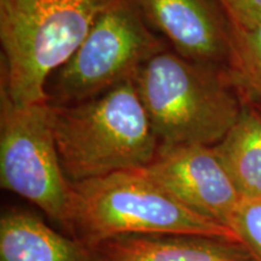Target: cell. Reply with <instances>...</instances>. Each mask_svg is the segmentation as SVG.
<instances>
[{
    "label": "cell",
    "instance_id": "1",
    "mask_svg": "<svg viewBox=\"0 0 261 261\" xmlns=\"http://www.w3.org/2000/svg\"><path fill=\"white\" fill-rule=\"evenodd\" d=\"M58 156L70 182L144 168L160 143L135 80L86 102L51 106Z\"/></svg>",
    "mask_w": 261,
    "mask_h": 261
},
{
    "label": "cell",
    "instance_id": "2",
    "mask_svg": "<svg viewBox=\"0 0 261 261\" xmlns=\"http://www.w3.org/2000/svg\"><path fill=\"white\" fill-rule=\"evenodd\" d=\"M135 83L160 146L218 144L244 104L230 70L169 48L146 62Z\"/></svg>",
    "mask_w": 261,
    "mask_h": 261
},
{
    "label": "cell",
    "instance_id": "3",
    "mask_svg": "<svg viewBox=\"0 0 261 261\" xmlns=\"http://www.w3.org/2000/svg\"><path fill=\"white\" fill-rule=\"evenodd\" d=\"M65 234L87 247L128 233H197L237 238L180 203L143 168L71 182Z\"/></svg>",
    "mask_w": 261,
    "mask_h": 261
},
{
    "label": "cell",
    "instance_id": "4",
    "mask_svg": "<svg viewBox=\"0 0 261 261\" xmlns=\"http://www.w3.org/2000/svg\"><path fill=\"white\" fill-rule=\"evenodd\" d=\"M113 2L0 0V84L12 99L45 102L48 77L74 54Z\"/></svg>",
    "mask_w": 261,
    "mask_h": 261
},
{
    "label": "cell",
    "instance_id": "5",
    "mask_svg": "<svg viewBox=\"0 0 261 261\" xmlns=\"http://www.w3.org/2000/svg\"><path fill=\"white\" fill-rule=\"evenodd\" d=\"M168 50V42L146 23L132 0H114L94 21L74 54L46 83L51 106L93 99L126 81Z\"/></svg>",
    "mask_w": 261,
    "mask_h": 261
},
{
    "label": "cell",
    "instance_id": "6",
    "mask_svg": "<svg viewBox=\"0 0 261 261\" xmlns=\"http://www.w3.org/2000/svg\"><path fill=\"white\" fill-rule=\"evenodd\" d=\"M0 184L37 205L64 231L71 182L58 156L50 104L15 102L2 84Z\"/></svg>",
    "mask_w": 261,
    "mask_h": 261
},
{
    "label": "cell",
    "instance_id": "7",
    "mask_svg": "<svg viewBox=\"0 0 261 261\" xmlns=\"http://www.w3.org/2000/svg\"><path fill=\"white\" fill-rule=\"evenodd\" d=\"M143 171L189 210L230 228L242 197L213 146H160Z\"/></svg>",
    "mask_w": 261,
    "mask_h": 261
},
{
    "label": "cell",
    "instance_id": "8",
    "mask_svg": "<svg viewBox=\"0 0 261 261\" xmlns=\"http://www.w3.org/2000/svg\"><path fill=\"white\" fill-rule=\"evenodd\" d=\"M146 23L187 60L228 65L231 23L219 0H132Z\"/></svg>",
    "mask_w": 261,
    "mask_h": 261
},
{
    "label": "cell",
    "instance_id": "9",
    "mask_svg": "<svg viewBox=\"0 0 261 261\" xmlns=\"http://www.w3.org/2000/svg\"><path fill=\"white\" fill-rule=\"evenodd\" d=\"M89 248L94 261H257L238 238L197 233L120 234Z\"/></svg>",
    "mask_w": 261,
    "mask_h": 261
},
{
    "label": "cell",
    "instance_id": "10",
    "mask_svg": "<svg viewBox=\"0 0 261 261\" xmlns=\"http://www.w3.org/2000/svg\"><path fill=\"white\" fill-rule=\"evenodd\" d=\"M0 261H94L91 249L32 212L10 208L0 218Z\"/></svg>",
    "mask_w": 261,
    "mask_h": 261
},
{
    "label": "cell",
    "instance_id": "11",
    "mask_svg": "<svg viewBox=\"0 0 261 261\" xmlns=\"http://www.w3.org/2000/svg\"><path fill=\"white\" fill-rule=\"evenodd\" d=\"M242 198H261V112L244 103L237 121L213 145Z\"/></svg>",
    "mask_w": 261,
    "mask_h": 261
},
{
    "label": "cell",
    "instance_id": "12",
    "mask_svg": "<svg viewBox=\"0 0 261 261\" xmlns=\"http://www.w3.org/2000/svg\"><path fill=\"white\" fill-rule=\"evenodd\" d=\"M227 69L234 83L261 99V22L231 23Z\"/></svg>",
    "mask_w": 261,
    "mask_h": 261
},
{
    "label": "cell",
    "instance_id": "13",
    "mask_svg": "<svg viewBox=\"0 0 261 261\" xmlns=\"http://www.w3.org/2000/svg\"><path fill=\"white\" fill-rule=\"evenodd\" d=\"M230 228L254 257L261 261V198H242Z\"/></svg>",
    "mask_w": 261,
    "mask_h": 261
},
{
    "label": "cell",
    "instance_id": "14",
    "mask_svg": "<svg viewBox=\"0 0 261 261\" xmlns=\"http://www.w3.org/2000/svg\"><path fill=\"white\" fill-rule=\"evenodd\" d=\"M232 24L261 22V0H219Z\"/></svg>",
    "mask_w": 261,
    "mask_h": 261
}]
</instances>
